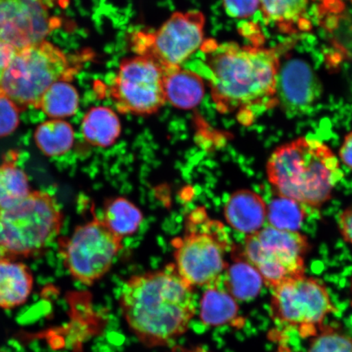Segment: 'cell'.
<instances>
[{
	"label": "cell",
	"instance_id": "34",
	"mask_svg": "<svg viewBox=\"0 0 352 352\" xmlns=\"http://www.w3.org/2000/svg\"><path fill=\"white\" fill-rule=\"evenodd\" d=\"M351 294H352V280H351ZM351 305H352V301H351Z\"/></svg>",
	"mask_w": 352,
	"mask_h": 352
},
{
	"label": "cell",
	"instance_id": "18",
	"mask_svg": "<svg viewBox=\"0 0 352 352\" xmlns=\"http://www.w3.org/2000/svg\"><path fill=\"white\" fill-rule=\"evenodd\" d=\"M121 122L111 109L91 108L82 122V133L87 143L107 148L116 142L121 134Z\"/></svg>",
	"mask_w": 352,
	"mask_h": 352
},
{
	"label": "cell",
	"instance_id": "6",
	"mask_svg": "<svg viewBox=\"0 0 352 352\" xmlns=\"http://www.w3.org/2000/svg\"><path fill=\"white\" fill-rule=\"evenodd\" d=\"M63 219L54 197L32 191L19 204L0 210V245L8 256L32 257L59 235Z\"/></svg>",
	"mask_w": 352,
	"mask_h": 352
},
{
	"label": "cell",
	"instance_id": "8",
	"mask_svg": "<svg viewBox=\"0 0 352 352\" xmlns=\"http://www.w3.org/2000/svg\"><path fill=\"white\" fill-rule=\"evenodd\" d=\"M270 310L276 323L298 330L302 338L314 337L325 318L337 311L324 285L301 276L272 289Z\"/></svg>",
	"mask_w": 352,
	"mask_h": 352
},
{
	"label": "cell",
	"instance_id": "26",
	"mask_svg": "<svg viewBox=\"0 0 352 352\" xmlns=\"http://www.w3.org/2000/svg\"><path fill=\"white\" fill-rule=\"evenodd\" d=\"M307 352H352V338L323 327L314 337Z\"/></svg>",
	"mask_w": 352,
	"mask_h": 352
},
{
	"label": "cell",
	"instance_id": "11",
	"mask_svg": "<svg viewBox=\"0 0 352 352\" xmlns=\"http://www.w3.org/2000/svg\"><path fill=\"white\" fill-rule=\"evenodd\" d=\"M165 70L148 56L122 60L110 87V96L118 111L149 116L166 103Z\"/></svg>",
	"mask_w": 352,
	"mask_h": 352
},
{
	"label": "cell",
	"instance_id": "27",
	"mask_svg": "<svg viewBox=\"0 0 352 352\" xmlns=\"http://www.w3.org/2000/svg\"><path fill=\"white\" fill-rule=\"evenodd\" d=\"M20 109L8 96L0 92V138L13 133L20 124Z\"/></svg>",
	"mask_w": 352,
	"mask_h": 352
},
{
	"label": "cell",
	"instance_id": "24",
	"mask_svg": "<svg viewBox=\"0 0 352 352\" xmlns=\"http://www.w3.org/2000/svg\"><path fill=\"white\" fill-rule=\"evenodd\" d=\"M30 192L28 175L16 165L15 157L0 165V210L19 204Z\"/></svg>",
	"mask_w": 352,
	"mask_h": 352
},
{
	"label": "cell",
	"instance_id": "10",
	"mask_svg": "<svg viewBox=\"0 0 352 352\" xmlns=\"http://www.w3.org/2000/svg\"><path fill=\"white\" fill-rule=\"evenodd\" d=\"M122 239L94 218L60 241L65 266L74 280L91 285L107 275L122 249Z\"/></svg>",
	"mask_w": 352,
	"mask_h": 352
},
{
	"label": "cell",
	"instance_id": "5",
	"mask_svg": "<svg viewBox=\"0 0 352 352\" xmlns=\"http://www.w3.org/2000/svg\"><path fill=\"white\" fill-rule=\"evenodd\" d=\"M176 272L191 285L219 283L228 265L232 245L223 224L197 209L189 215L186 231L173 241Z\"/></svg>",
	"mask_w": 352,
	"mask_h": 352
},
{
	"label": "cell",
	"instance_id": "33",
	"mask_svg": "<svg viewBox=\"0 0 352 352\" xmlns=\"http://www.w3.org/2000/svg\"><path fill=\"white\" fill-rule=\"evenodd\" d=\"M6 252H4V250L2 248V246L0 245V259L1 258H7L6 257ZM8 256V255H7Z\"/></svg>",
	"mask_w": 352,
	"mask_h": 352
},
{
	"label": "cell",
	"instance_id": "29",
	"mask_svg": "<svg viewBox=\"0 0 352 352\" xmlns=\"http://www.w3.org/2000/svg\"><path fill=\"white\" fill-rule=\"evenodd\" d=\"M338 223L342 236L352 245V205L340 214Z\"/></svg>",
	"mask_w": 352,
	"mask_h": 352
},
{
	"label": "cell",
	"instance_id": "30",
	"mask_svg": "<svg viewBox=\"0 0 352 352\" xmlns=\"http://www.w3.org/2000/svg\"><path fill=\"white\" fill-rule=\"evenodd\" d=\"M14 51L6 44L0 43V92H3L1 89L3 78Z\"/></svg>",
	"mask_w": 352,
	"mask_h": 352
},
{
	"label": "cell",
	"instance_id": "31",
	"mask_svg": "<svg viewBox=\"0 0 352 352\" xmlns=\"http://www.w3.org/2000/svg\"><path fill=\"white\" fill-rule=\"evenodd\" d=\"M340 155L343 164L352 170V132L346 136L340 148Z\"/></svg>",
	"mask_w": 352,
	"mask_h": 352
},
{
	"label": "cell",
	"instance_id": "2",
	"mask_svg": "<svg viewBox=\"0 0 352 352\" xmlns=\"http://www.w3.org/2000/svg\"><path fill=\"white\" fill-rule=\"evenodd\" d=\"M120 305L131 332L148 347L166 346L183 336L196 312L193 287L174 264L130 277Z\"/></svg>",
	"mask_w": 352,
	"mask_h": 352
},
{
	"label": "cell",
	"instance_id": "23",
	"mask_svg": "<svg viewBox=\"0 0 352 352\" xmlns=\"http://www.w3.org/2000/svg\"><path fill=\"white\" fill-rule=\"evenodd\" d=\"M79 107V95L69 81L54 83L42 96L38 109L52 120H63L76 113Z\"/></svg>",
	"mask_w": 352,
	"mask_h": 352
},
{
	"label": "cell",
	"instance_id": "15",
	"mask_svg": "<svg viewBox=\"0 0 352 352\" xmlns=\"http://www.w3.org/2000/svg\"><path fill=\"white\" fill-rule=\"evenodd\" d=\"M34 278L25 264L0 259V308L12 309L28 301L32 292Z\"/></svg>",
	"mask_w": 352,
	"mask_h": 352
},
{
	"label": "cell",
	"instance_id": "13",
	"mask_svg": "<svg viewBox=\"0 0 352 352\" xmlns=\"http://www.w3.org/2000/svg\"><path fill=\"white\" fill-rule=\"evenodd\" d=\"M320 94L319 78L305 60L290 59L280 65L276 99L289 116H301L309 111Z\"/></svg>",
	"mask_w": 352,
	"mask_h": 352
},
{
	"label": "cell",
	"instance_id": "28",
	"mask_svg": "<svg viewBox=\"0 0 352 352\" xmlns=\"http://www.w3.org/2000/svg\"><path fill=\"white\" fill-rule=\"evenodd\" d=\"M223 6L228 16L239 19L252 16L261 7L259 0H223Z\"/></svg>",
	"mask_w": 352,
	"mask_h": 352
},
{
	"label": "cell",
	"instance_id": "9",
	"mask_svg": "<svg viewBox=\"0 0 352 352\" xmlns=\"http://www.w3.org/2000/svg\"><path fill=\"white\" fill-rule=\"evenodd\" d=\"M204 13L192 10L175 12L160 29L132 34L131 44L136 55L155 60L165 72L182 65L201 50L204 39Z\"/></svg>",
	"mask_w": 352,
	"mask_h": 352
},
{
	"label": "cell",
	"instance_id": "21",
	"mask_svg": "<svg viewBox=\"0 0 352 352\" xmlns=\"http://www.w3.org/2000/svg\"><path fill=\"white\" fill-rule=\"evenodd\" d=\"M102 220L110 231L123 240L139 230L144 215L131 201L118 197L105 204Z\"/></svg>",
	"mask_w": 352,
	"mask_h": 352
},
{
	"label": "cell",
	"instance_id": "17",
	"mask_svg": "<svg viewBox=\"0 0 352 352\" xmlns=\"http://www.w3.org/2000/svg\"><path fill=\"white\" fill-rule=\"evenodd\" d=\"M220 283L236 301L242 302L256 298L264 284L261 274L242 254L228 263Z\"/></svg>",
	"mask_w": 352,
	"mask_h": 352
},
{
	"label": "cell",
	"instance_id": "14",
	"mask_svg": "<svg viewBox=\"0 0 352 352\" xmlns=\"http://www.w3.org/2000/svg\"><path fill=\"white\" fill-rule=\"evenodd\" d=\"M223 212L228 226L249 236L264 227L267 206L258 193L249 189H241L228 198Z\"/></svg>",
	"mask_w": 352,
	"mask_h": 352
},
{
	"label": "cell",
	"instance_id": "20",
	"mask_svg": "<svg viewBox=\"0 0 352 352\" xmlns=\"http://www.w3.org/2000/svg\"><path fill=\"white\" fill-rule=\"evenodd\" d=\"M309 0H259L264 19L285 32L307 29L305 19Z\"/></svg>",
	"mask_w": 352,
	"mask_h": 352
},
{
	"label": "cell",
	"instance_id": "12",
	"mask_svg": "<svg viewBox=\"0 0 352 352\" xmlns=\"http://www.w3.org/2000/svg\"><path fill=\"white\" fill-rule=\"evenodd\" d=\"M58 26L38 0H0V43L15 51L45 41Z\"/></svg>",
	"mask_w": 352,
	"mask_h": 352
},
{
	"label": "cell",
	"instance_id": "19",
	"mask_svg": "<svg viewBox=\"0 0 352 352\" xmlns=\"http://www.w3.org/2000/svg\"><path fill=\"white\" fill-rule=\"evenodd\" d=\"M239 310L237 301L223 287L220 280L208 286L201 298V320L209 327H222L235 321Z\"/></svg>",
	"mask_w": 352,
	"mask_h": 352
},
{
	"label": "cell",
	"instance_id": "7",
	"mask_svg": "<svg viewBox=\"0 0 352 352\" xmlns=\"http://www.w3.org/2000/svg\"><path fill=\"white\" fill-rule=\"evenodd\" d=\"M309 250V242L302 233L264 226L245 237L242 254L261 274L264 284L274 289L285 280L305 276Z\"/></svg>",
	"mask_w": 352,
	"mask_h": 352
},
{
	"label": "cell",
	"instance_id": "32",
	"mask_svg": "<svg viewBox=\"0 0 352 352\" xmlns=\"http://www.w3.org/2000/svg\"><path fill=\"white\" fill-rule=\"evenodd\" d=\"M44 6L48 8L65 7L69 3V0H38Z\"/></svg>",
	"mask_w": 352,
	"mask_h": 352
},
{
	"label": "cell",
	"instance_id": "3",
	"mask_svg": "<svg viewBox=\"0 0 352 352\" xmlns=\"http://www.w3.org/2000/svg\"><path fill=\"white\" fill-rule=\"evenodd\" d=\"M267 174L277 195L314 208L329 199L343 176L331 149L307 138L277 148L267 161Z\"/></svg>",
	"mask_w": 352,
	"mask_h": 352
},
{
	"label": "cell",
	"instance_id": "22",
	"mask_svg": "<svg viewBox=\"0 0 352 352\" xmlns=\"http://www.w3.org/2000/svg\"><path fill=\"white\" fill-rule=\"evenodd\" d=\"M34 139L44 155L50 157H60L72 148L74 131L67 122L51 120L41 123L37 127Z\"/></svg>",
	"mask_w": 352,
	"mask_h": 352
},
{
	"label": "cell",
	"instance_id": "1",
	"mask_svg": "<svg viewBox=\"0 0 352 352\" xmlns=\"http://www.w3.org/2000/svg\"><path fill=\"white\" fill-rule=\"evenodd\" d=\"M211 96L218 111L236 113L241 122L276 104L280 69L274 50L234 42L205 41L201 47Z\"/></svg>",
	"mask_w": 352,
	"mask_h": 352
},
{
	"label": "cell",
	"instance_id": "16",
	"mask_svg": "<svg viewBox=\"0 0 352 352\" xmlns=\"http://www.w3.org/2000/svg\"><path fill=\"white\" fill-rule=\"evenodd\" d=\"M164 88L166 102L179 109L195 108L205 95L204 78L182 67L165 72Z\"/></svg>",
	"mask_w": 352,
	"mask_h": 352
},
{
	"label": "cell",
	"instance_id": "25",
	"mask_svg": "<svg viewBox=\"0 0 352 352\" xmlns=\"http://www.w3.org/2000/svg\"><path fill=\"white\" fill-rule=\"evenodd\" d=\"M302 205L290 198L279 196L267 206V226L280 230L298 232L306 217Z\"/></svg>",
	"mask_w": 352,
	"mask_h": 352
},
{
	"label": "cell",
	"instance_id": "4",
	"mask_svg": "<svg viewBox=\"0 0 352 352\" xmlns=\"http://www.w3.org/2000/svg\"><path fill=\"white\" fill-rule=\"evenodd\" d=\"M78 72L74 60L45 41L13 52L1 89L20 110L38 109L48 88L59 81L72 80Z\"/></svg>",
	"mask_w": 352,
	"mask_h": 352
}]
</instances>
